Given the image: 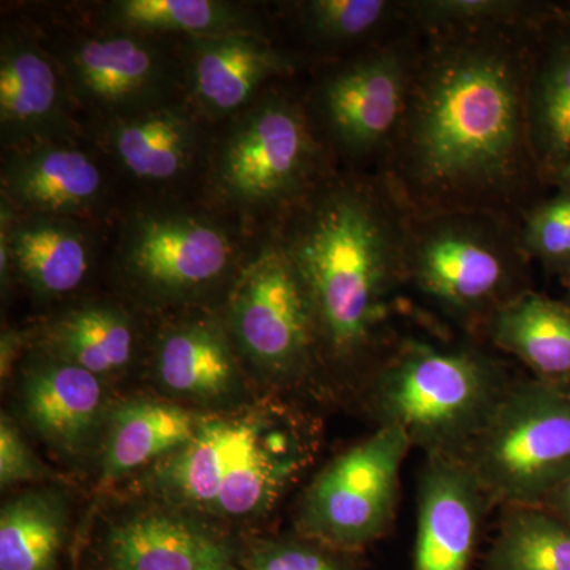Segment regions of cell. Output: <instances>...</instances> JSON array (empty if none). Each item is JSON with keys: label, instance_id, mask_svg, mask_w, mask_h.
I'll return each instance as SVG.
<instances>
[{"label": "cell", "instance_id": "obj_20", "mask_svg": "<svg viewBox=\"0 0 570 570\" xmlns=\"http://www.w3.org/2000/svg\"><path fill=\"white\" fill-rule=\"evenodd\" d=\"M112 570H205L224 568L225 542L189 519L146 512L112 528L107 540Z\"/></svg>", "mask_w": 570, "mask_h": 570}, {"label": "cell", "instance_id": "obj_26", "mask_svg": "<svg viewBox=\"0 0 570 570\" xmlns=\"http://www.w3.org/2000/svg\"><path fill=\"white\" fill-rule=\"evenodd\" d=\"M107 20L121 32L186 33L189 37L261 32L257 21L230 2L219 0H118L107 6Z\"/></svg>", "mask_w": 570, "mask_h": 570}, {"label": "cell", "instance_id": "obj_12", "mask_svg": "<svg viewBox=\"0 0 570 570\" xmlns=\"http://www.w3.org/2000/svg\"><path fill=\"white\" fill-rule=\"evenodd\" d=\"M63 77L70 96L111 122L167 104L174 63L151 37L119 32L75 43Z\"/></svg>", "mask_w": 570, "mask_h": 570}, {"label": "cell", "instance_id": "obj_14", "mask_svg": "<svg viewBox=\"0 0 570 570\" xmlns=\"http://www.w3.org/2000/svg\"><path fill=\"white\" fill-rule=\"evenodd\" d=\"M187 82L198 110L213 118L234 115L257 99L266 82L291 77L299 58L262 32L189 37Z\"/></svg>", "mask_w": 570, "mask_h": 570}, {"label": "cell", "instance_id": "obj_11", "mask_svg": "<svg viewBox=\"0 0 570 570\" xmlns=\"http://www.w3.org/2000/svg\"><path fill=\"white\" fill-rule=\"evenodd\" d=\"M118 249L126 276L156 298H183L212 287L236 254L223 225L181 209L138 214L124 228Z\"/></svg>", "mask_w": 570, "mask_h": 570}, {"label": "cell", "instance_id": "obj_17", "mask_svg": "<svg viewBox=\"0 0 570 570\" xmlns=\"http://www.w3.org/2000/svg\"><path fill=\"white\" fill-rule=\"evenodd\" d=\"M528 129L547 184L570 164V2L539 28L530 88Z\"/></svg>", "mask_w": 570, "mask_h": 570}, {"label": "cell", "instance_id": "obj_37", "mask_svg": "<svg viewBox=\"0 0 570 570\" xmlns=\"http://www.w3.org/2000/svg\"><path fill=\"white\" fill-rule=\"evenodd\" d=\"M205 570H225L224 568H212V569H205Z\"/></svg>", "mask_w": 570, "mask_h": 570}, {"label": "cell", "instance_id": "obj_19", "mask_svg": "<svg viewBox=\"0 0 570 570\" xmlns=\"http://www.w3.org/2000/svg\"><path fill=\"white\" fill-rule=\"evenodd\" d=\"M200 138L193 112L168 102L116 119L107 130V146L119 167L149 184L181 178L193 167Z\"/></svg>", "mask_w": 570, "mask_h": 570}, {"label": "cell", "instance_id": "obj_25", "mask_svg": "<svg viewBox=\"0 0 570 570\" xmlns=\"http://www.w3.org/2000/svg\"><path fill=\"white\" fill-rule=\"evenodd\" d=\"M157 374L170 392L206 400L227 395L238 379L227 337L209 322L165 333L157 348Z\"/></svg>", "mask_w": 570, "mask_h": 570}, {"label": "cell", "instance_id": "obj_30", "mask_svg": "<svg viewBox=\"0 0 570 570\" xmlns=\"http://www.w3.org/2000/svg\"><path fill=\"white\" fill-rule=\"evenodd\" d=\"M409 21L419 32L448 28L538 26L561 2L539 0H406Z\"/></svg>", "mask_w": 570, "mask_h": 570}, {"label": "cell", "instance_id": "obj_7", "mask_svg": "<svg viewBox=\"0 0 570 570\" xmlns=\"http://www.w3.org/2000/svg\"><path fill=\"white\" fill-rule=\"evenodd\" d=\"M420 32L336 59L305 97L307 115L333 163L351 174H377L403 121Z\"/></svg>", "mask_w": 570, "mask_h": 570}, {"label": "cell", "instance_id": "obj_23", "mask_svg": "<svg viewBox=\"0 0 570 570\" xmlns=\"http://www.w3.org/2000/svg\"><path fill=\"white\" fill-rule=\"evenodd\" d=\"M291 11L307 47L332 55H354L414 29L406 0H306Z\"/></svg>", "mask_w": 570, "mask_h": 570}, {"label": "cell", "instance_id": "obj_29", "mask_svg": "<svg viewBox=\"0 0 570 570\" xmlns=\"http://www.w3.org/2000/svg\"><path fill=\"white\" fill-rule=\"evenodd\" d=\"M134 328L121 311L110 306H82L52 325L50 347L56 358L102 376L129 363Z\"/></svg>", "mask_w": 570, "mask_h": 570}, {"label": "cell", "instance_id": "obj_24", "mask_svg": "<svg viewBox=\"0 0 570 570\" xmlns=\"http://www.w3.org/2000/svg\"><path fill=\"white\" fill-rule=\"evenodd\" d=\"M200 420L175 404L142 400L112 414L104 479L116 480L153 460L174 455L197 433Z\"/></svg>", "mask_w": 570, "mask_h": 570}, {"label": "cell", "instance_id": "obj_2", "mask_svg": "<svg viewBox=\"0 0 570 570\" xmlns=\"http://www.w3.org/2000/svg\"><path fill=\"white\" fill-rule=\"evenodd\" d=\"M407 216L381 175L336 171L281 217L275 235L302 276L332 362L374 370L397 340Z\"/></svg>", "mask_w": 570, "mask_h": 570}, {"label": "cell", "instance_id": "obj_1", "mask_svg": "<svg viewBox=\"0 0 570 570\" xmlns=\"http://www.w3.org/2000/svg\"><path fill=\"white\" fill-rule=\"evenodd\" d=\"M542 24L420 32L406 111L377 171L407 214L489 213L521 227L549 195L528 129Z\"/></svg>", "mask_w": 570, "mask_h": 570}, {"label": "cell", "instance_id": "obj_13", "mask_svg": "<svg viewBox=\"0 0 570 570\" xmlns=\"http://www.w3.org/2000/svg\"><path fill=\"white\" fill-rule=\"evenodd\" d=\"M2 145L18 149L70 140V91L66 77L28 33L3 32L0 45Z\"/></svg>", "mask_w": 570, "mask_h": 570}, {"label": "cell", "instance_id": "obj_33", "mask_svg": "<svg viewBox=\"0 0 570 570\" xmlns=\"http://www.w3.org/2000/svg\"><path fill=\"white\" fill-rule=\"evenodd\" d=\"M47 469L32 450L26 444L24 439L18 433L11 420L6 415L0 423V483L2 489L14 483L31 482L43 479Z\"/></svg>", "mask_w": 570, "mask_h": 570}, {"label": "cell", "instance_id": "obj_21", "mask_svg": "<svg viewBox=\"0 0 570 570\" xmlns=\"http://www.w3.org/2000/svg\"><path fill=\"white\" fill-rule=\"evenodd\" d=\"M534 379L570 389V303L530 291L501 307L483 335Z\"/></svg>", "mask_w": 570, "mask_h": 570}, {"label": "cell", "instance_id": "obj_8", "mask_svg": "<svg viewBox=\"0 0 570 570\" xmlns=\"http://www.w3.org/2000/svg\"><path fill=\"white\" fill-rule=\"evenodd\" d=\"M460 461L491 504H543L570 478V389L512 382Z\"/></svg>", "mask_w": 570, "mask_h": 570}, {"label": "cell", "instance_id": "obj_10", "mask_svg": "<svg viewBox=\"0 0 570 570\" xmlns=\"http://www.w3.org/2000/svg\"><path fill=\"white\" fill-rule=\"evenodd\" d=\"M230 328L242 351L273 377H302L322 354L309 295L276 235L236 287Z\"/></svg>", "mask_w": 570, "mask_h": 570}, {"label": "cell", "instance_id": "obj_15", "mask_svg": "<svg viewBox=\"0 0 570 570\" xmlns=\"http://www.w3.org/2000/svg\"><path fill=\"white\" fill-rule=\"evenodd\" d=\"M107 190L102 168L70 140L10 149L2 168V200L22 214L75 219L96 212Z\"/></svg>", "mask_w": 570, "mask_h": 570}, {"label": "cell", "instance_id": "obj_27", "mask_svg": "<svg viewBox=\"0 0 570 570\" xmlns=\"http://www.w3.org/2000/svg\"><path fill=\"white\" fill-rule=\"evenodd\" d=\"M483 570H570V524L538 505L502 509Z\"/></svg>", "mask_w": 570, "mask_h": 570}, {"label": "cell", "instance_id": "obj_28", "mask_svg": "<svg viewBox=\"0 0 570 570\" xmlns=\"http://www.w3.org/2000/svg\"><path fill=\"white\" fill-rule=\"evenodd\" d=\"M66 504L58 494L33 491L0 513V570H51L66 531Z\"/></svg>", "mask_w": 570, "mask_h": 570}, {"label": "cell", "instance_id": "obj_18", "mask_svg": "<svg viewBox=\"0 0 570 570\" xmlns=\"http://www.w3.org/2000/svg\"><path fill=\"white\" fill-rule=\"evenodd\" d=\"M9 206V205H7ZM2 204V224L14 273L36 294L59 296L80 287L92 261L88 232L73 219L22 214L11 216Z\"/></svg>", "mask_w": 570, "mask_h": 570}, {"label": "cell", "instance_id": "obj_22", "mask_svg": "<svg viewBox=\"0 0 570 570\" xmlns=\"http://www.w3.org/2000/svg\"><path fill=\"white\" fill-rule=\"evenodd\" d=\"M22 387V407L33 430L56 448L80 450L102 411L99 376L55 356L33 366Z\"/></svg>", "mask_w": 570, "mask_h": 570}, {"label": "cell", "instance_id": "obj_16", "mask_svg": "<svg viewBox=\"0 0 570 570\" xmlns=\"http://www.w3.org/2000/svg\"><path fill=\"white\" fill-rule=\"evenodd\" d=\"M489 504L463 461L428 459L419 483L414 570H469Z\"/></svg>", "mask_w": 570, "mask_h": 570}, {"label": "cell", "instance_id": "obj_35", "mask_svg": "<svg viewBox=\"0 0 570 570\" xmlns=\"http://www.w3.org/2000/svg\"><path fill=\"white\" fill-rule=\"evenodd\" d=\"M550 189L566 190L570 193V164L562 167L560 171H557L549 179Z\"/></svg>", "mask_w": 570, "mask_h": 570}, {"label": "cell", "instance_id": "obj_4", "mask_svg": "<svg viewBox=\"0 0 570 570\" xmlns=\"http://www.w3.org/2000/svg\"><path fill=\"white\" fill-rule=\"evenodd\" d=\"M520 225L489 213L407 216L406 285L468 336L531 288Z\"/></svg>", "mask_w": 570, "mask_h": 570}, {"label": "cell", "instance_id": "obj_31", "mask_svg": "<svg viewBox=\"0 0 570 570\" xmlns=\"http://www.w3.org/2000/svg\"><path fill=\"white\" fill-rule=\"evenodd\" d=\"M521 245L531 261H539L550 275H564L570 266V193L554 190L524 217Z\"/></svg>", "mask_w": 570, "mask_h": 570}, {"label": "cell", "instance_id": "obj_6", "mask_svg": "<svg viewBox=\"0 0 570 570\" xmlns=\"http://www.w3.org/2000/svg\"><path fill=\"white\" fill-rule=\"evenodd\" d=\"M336 171L305 97L273 89L257 97L217 142L212 181L227 204L281 219Z\"/></svg>", "mask_w": 570, "mask_h": 570}, {"label": "cell", "instance_id": "obj_34", "mask_svg": "<svg viewBox=\"0 0 570 570\" xmlns=\"http://www.w3.org/2000/svg\"><path fill=\"white\" fill-rule=\"evenodd\" d=\"M540 508L549 510L553 515L560 517L561 520L570 524V478L551 491Z\"/></svg>", "mask_w": 570, "mask_h": 570}, {"label": "cell", "instance_id": "obj_9", "mask_svg": "<svg viewBox=\"0 0 570 570\" xmlns=\"http://www.w3.org/2000/svg\"><path fill=\"white\" fill-rule=\"evenodd\" d=\"M407 434L379 426L318 472L303 498L299 531L330 549H362L395 520Z\"/></svg>", "mask_w": 570, "mask_h": 570}, {"label": "cell", "instance_id": "obj_3", "mask_svg": "<svg viewBox=\"0 0 570 570\" xmlns=\"http://www.w3.org/2000/svg\"><path fill=\"white\" fill-rule=\"evenodd\" d=\"M512 382L472 341L397 336L373 370L371 407L428 459L460 460Z\"/></svg>", "mask_w": 570, "mask_h": 570}, {"label": "cell", "instance_id": "obj_32", "mask_svg": "<svg viewBox=\"0 0 570 570\" xmlns=\"http://www.w3.org/2000/svg\"><path fill=\"white\" fill-rule=\"evenodd\" d=\"M250 570H346L325 553L306 542L268 543L254 554Z\"/></svg>", "mask_w": 570, "mask_h": 570}, {"label": "cell", "instance_id": "obj_5", "mask_svg": "<svg viewBox=\"0 0 570 570\" xmlns=\"http://www.w3.org/2000/svg\"><path fill=\"white\" fill-rule=\"evenodd\" d=\"M313 459V439L287 412L202 419L168 456L160 482L171 497L214 515H262Z\"/></svg>", "mask_w": 570, "mask_h": 570}, {"label": "cell", "instance_id": "obj_36", "mask_svg": "<svg viewBox=\"0 0 570 570\" xmlns=\"http://www.w3.org/2000/svg\"><path fill=\"white\" fill-rule=\"evenodd\" d=\"M562 283H564L566 291H568V298L566 302L570 303V266L566 269L564 275L561 276Z\"/></svg>", "mask_w": 570, "mask_h": 570}]
</instances>
